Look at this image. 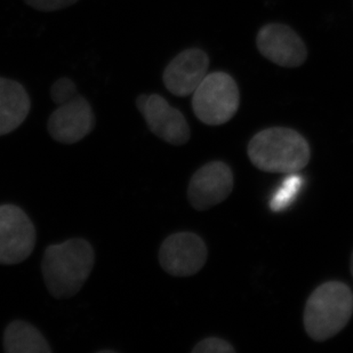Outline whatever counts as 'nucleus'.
<instances>
[{"label":"nucleus","mask_w":353,"mask_h":353,"mask_svg":"<svg viewBox=\"0 0 353 353\" xmlns=\"http://www.w3.org/2000/svg\"><path fill=\"white\" fill-rule=\"evenodd\" d=\"M192 95L196 117L210 126L224 125L239 109V90L234 78L225 72L207 74Z\"/></svg>","instance_id":"5"},{"label":"nucleus","mask_w":353,"mask_h":353,"mask_svg":"<svg viewBox=\"0 0 353 353\" xmlns=\"http://www.w3.org/2000/svg\"><path fill=\"white\" fill-rule=\"evenodd\" d=\"M302 179L297 175L287 177L286 181L281 184L279 190L276 191L271 199V208L276 212L283 210L293 201L294 198L299 194Z\"/></svg>","instance_id":"14"},{"label":"nucleus","mask_w":353,"mask_h":353,"mask_svg":"<svg viewBox=\"0 0 353 353\" xmlns=\"http://www.w3.org/2000/svg\"><path fill=\"white\" fill-rule=\"evenodd\" d=\"M57 108L47 121L50 137L62 144H74L92 133L97 118L86 97L78 93L74 80L60 78L50 88Z\"/></svg>","instance_id":"4"},{"label":"nucleus","mask_w":353,"mask_h":353,"mask_svg":"<svg viewBox=\"0 0 353 353\" xmlns=\"http://www.w3.org/2000/svg\"><path fill=\"white\" fill-rule=\"evenodd\" d=\"M28 6L40 12H55L72 6L79 0H23Z\"/></svg>","instance_id":"16"},{"label":"nucleus","mask_w":353,"mask_h":353,"mask_svg":"<svg viewBox=\"0 0 353 353\" xmlns=\"http://www.w3.org/2000/svg\"><path fill=\"white\" fill-rule=\"evenodd\" d=\"M95 263V252L83 238L50 245L41 262L43 283L54 299H70L83 288Z\"/></svg>","instance_id":"1"},{"label":"nucleus","mask_w":353,"mask_h":353,"mask_svg":"<svg viewBox=\"0 0 353 353\" xmlns=\"http://www.w3.org/2000/svg\"><path fill=\"white\" fill-rule=\"evenodd\" d=\"M256 45L265 59L280 67H300L307 60V50L303 40L285 24L270 23L261 28Z\"/></svg>","instance_id":"10"},{"label":"nucleus","mask_w":353,"mask_h":353,"mask_svg":"<svg viewBox=\"0 0 353 353\" xmlns=\"http://www.w3.org/2000/svg\"><path fill=\"white\" fill-rule=\"evenodd\" d=\"M247 154L254 166L268 173H295L310 161L307 141L296 130L272 127L250 141Z\"/></svg>","instance_id":"2"},{"label":"nucleus","mask_w":353,"mask_h":353,"mask_svg":"<svg viewBox=\"0 0 353 353\" xmlns=\"http://www.w3.org/2000/svg\"><path fill=\"white\" fill-rule=\"evenodd\" d=\"M351 274H352L353 276V253L352 256H351Z\"/></svg>","instance_id":"18"},{"label":"nucleus","mask_w":353,"mask_h":353,"mask_svg":"<svg viewBox=\"0 0 353 353\" xmlns=\"http://www.w3.org/2000/svg\"><path fill=\"white\" fill-rule=\"evenodd\" d=\"M207 247L192 232H177L167 236L159 250V263L167 274L189 276L198 274L207 261Z\"/></svg>","instance_id":"8"},{"label":"nucleus","mask_w":353,"mask_h":353,"mask_svg":"<svg viewBox=\"0 0 353 353\" xmlns=\"http://www.w3.org/2000/svg\"><path fill=\"white\" fill-rule=\"evenodd\" d=\"M234 347L219 337H207L192 349V353H234Z\"/></svg>","instance_id":"15"},{"label":"nucleus","mask_w":353,"mask_h":353,"mask_svg":"<svg viewBox=\"0 0 353 353\" xmlns=\"http://www.w3.org/2000/svg\"><path fill=\"white\" fill-rule=\"evenodd\" d=\"M135 104L147 121L149 130L160 140L172 145H183L190 140L191 130L187 119L166 99L158 94H141Z\"/></svg>","instance_id":"7"},{"label":"nucleus","mask_w":353,"mask_h":353,"mask_svg":"<svg viewBox=\"0 0 353 353\" xmlns=\"http://www.w3.org/2000/svg\"><path fill=\"white\" fill-rule=\"evenodd\" d=\"M234 189V174L222 161L203 165L191 177L188 196L196 210H206L222 203Z\"/></svg>","instance_id":"9"},{"label":"nucleus","mask_w":353,"mask_h":353,"mask_svg":"<svg viewBox=\"0 0 353 353\" xmlns=\"http://www.w3.org/2000/svg\"><path fill=\"white\" fill-rule=\"evenodd\" d=\"M210 59L199 48L181 52L163 71V81L175 97H185L194 93L208 74Z\"/></svg>","instance_id":"11"},{"label":"nucleus","mask_w":353,"mask_h":353,"mask_svg":"<svg viewBox=\"0 0 353 353\" xmlns=\"http://www.w3.org/2000/svg\"><path fill=\"white\" fill-rule=\"evenodd\" d=\"M36 246V228L21 207L0 205V264L14 265L27 260Z\"/></svg>","instance_id":"6"},{"label":"nucleus","mask_w":353,"mask_h":353,"mask_svg":"<svg viewBox=\"0 0 353 353\" xmlns=\"http://www.w3.org/2000/svg\"><path fill=\"white\" fill-rule=\"evenodd\" d=\"M3 351L6 353H50L52 347L37 327L14 320L3 332Z\"/></svg>","instance_id":"13"},{"label":"nucleus","mask_w":353,"mask_h":353,"mask_svg":"<svg viewBox=\"0 0 353 353\" xmlns=\"http://www.w3.org/2000/svg\"><path fill=\"white\" fill-rule=\"evenodd\" d=\"M353 314V293L341 281H328L311 294L304 310V328L312 340H330L347 326Z\"/></svg>","instance_id":"3"},{"label":"nucleus","mask_w":353,"mask_h":353,"mask_svg":"<svg viewBox=\"0 0 353 353\" xmlns=\"http://www.w3.org/2000/svg\"><path fill=\"white\" fill-rule=\"evenodd\" d=\"M116 352V351L114 350H101L99 351V353H114Z\"/></svg>","instance_id":"17"},{"label":"nucleus","mask_w":353,"mask_h":353,"mask_svg":"<svg viewBox=\"0 0 353 353\" xmlns=\"http://www.w3.org/2000/svg\"><path fill=\"white\" fill-rule=\"evenodd\" d=\"M31 100L19 81L0 77V137L12 133L30 112Z\"/></svg>","instance_id":"12"}]
</instances>
